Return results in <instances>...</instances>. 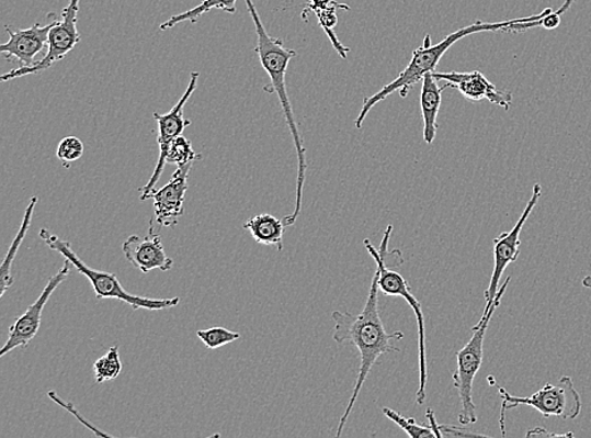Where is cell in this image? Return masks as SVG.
Segmentation results:
<instances>
[{
	"mask_svg": "<svg viewBox=\"0 0 591 438\" xmlns=\"http://www.w3.org/2000/svg\"><path fill=\"white\" fill-rule=\"evenodd\" d=\"M378 277L379 271L376 268L366 305L361 314L353 315L348 313V311H334L332 314L336 324L334 341L338 344L350 342L354 345L361 358L359 378L356 384H354L349 406L344 411L340 425H338L337 437L342 436L344 425L348 423L371 370L377 364L378 359L386 356V353L399 352L400 349L396 348V342L404 339V333L401 332L391 334L386 332L382 314H379Z\"/></svg>",
	"mask_w": 591,
	"mask_h": 438,
	"instance_id": "1",
	"label": "cell"
},
{
	"mask_svg": "<svg viewBox=\"0 0 591 438\" xmlns=\"http://www.w3.org/2000/svg\"><path fill=\"white\" fill-rule=\"evenodd\" d=\"M253 24H255L258 45L257 54L263 69L270 78V91H274L283 109L286 124L291 131L295 149L298 154V181H297V201L293 214L283 218L286 226H292L297 223L302 212L303 189L306 182L307 173V150L304 147L303 138L298 130V124L295 122V115L286 91L285 76L288 70L292 58L297 56L294 49L285 47L283 40L269 35L265 25L260 20L255 4L252 0H245Z\"/></svg>",
	"mask_w": 591,
	"mask_h": 438,
	"instance_id": "2",
	"label": "cell"
},
{
	"mask_svg": "<svg viewBox=\"0 0 591 438\" xmlns=\"http://www.w3.org/2000/svg\"><path fill=\"white\" fill-rule=\"evenodd\" d=\"M550 11H553L552 8H546L543 13L530 15L526 16V19H518L504 22L488 23L478 21L476 23L467 25V27H463L458 31L451 33V35H447L442 42H439V44L436 45H433L432 37L427 35L424 38V44H422L420 48L413 50L411 60L407 66V69H405L393 82L387 83V86L376 92L375 96L370 97L365 99V101H363L360 115L356 120L357 128H362V124L363 122H365L366 116L371 112V109L376 106L378 103H382V101L386 98L393 96L396 90L400 91L401 98H407L413 86H416V83H418L419 81H422L427 74L435 72L436 66L439 65V63H441L442 57L447 53V50H450V48L454 44H457L459 40L470 35H475V33L486 31L510 32L513 24L520 22L537 21L539 19H543V16Z\"/></svg>",
	"mask_w": 591,
	"mask_h": 438,
	"instance_id": "3",
	"label": "cell"
},
{
	"mask_svg": "<svg viewBox=\"0 0 591 438\" xmlns=\"http://www.w3.org/2000/svg\"><path fill=\"white\" fill-rule=\"evenodd\" d=\"M511 277L498 290L497 299L491 306L485 308L482 318L471 328V338L457 352V370L453 375L454 386L461 401L459 423L464 426L477 424V407L473 402V383L484 363L485 339L489 323L502 301L503 294L509 288Z\"/></svg>",
	"mask_w": 591,
	"mask_h": 438,
	"instance_id": "4",
	"label": "cell"
},
{
	"mask_svg": "<svg viewBox=\"0 0 591 438\" xmlns=\"http://www.w3.org/2000/svg\"><path fill=\"white\" fill-rule=\"evenodd\" d=\"M39 237L47 244V247L50 250L60 252L65 259L69 260L76 271L88 278L92 289L95 291L98 300H120L125 302L126 305H129L133 310L141 308L160 311L180 305V297L151 300L148 297L134 296V294H130L123 289V285L120 280H117V276L115 273L96 271V269L84 265L81 258L73 251L70 242L57 237L56 234L50 233L48 229H41Z\"/></svg>",
	"mask_w": 591,
	"mask_h": 438,
	"instance_id": "5",
	"label": "cell"
},
{
	"mask_svg": "<svg viewBox=\"0 0 591 438\" xmlns=\"http://www.w3.org/2000/svg\"><path fill=\"white\" fill-rule=\"evenodd\" d=\"M393 233V225H388L382 242V246L378 249L371 244L370 240L363 242L371 257L374 258L376 267L379 271L378 288L386 296L401 297L407 301L408 305L412 308L413 314L417 316V323L419 326V390L417 392V403L424 404L427 401V383H428V364H427V336H425V317L422 313V306L420 301L413 296L410 284L405 278L393 271L386 265V251L388 242H390Z\"/></svg>",
	"mask_w": 591,
	"mask_h": 438,
	"instance_id": "6",
	"label": "cell"
},
{
	"mask_svg": "<svg viewBox=\"0 0 591 438\" xmlns=\"http://www.w3.org/2000/svg\"><path fill=\"white\" fill-rule=\"evenodd\" d=\"M502 397L501 428L504 435V417L509 409L519 406L535 408L545 418L576 419L581 414V397L570 377H562L555 384L548 383L531 397H513L502 386H498Z\"/></svg>",
	"mask_w": 591,
	"mask_h": 438,
	"instance_id": "7",
	"label": "cell"
},
{
	"mask_svg": "<svg viewBox=\"0 0 591 438\" xmlns=\"http://www.w3.org/2000/svg\"><path fill=\"white\" fill-rule=\"evenodd\" d=\"M80 0H70L69 5L62 13L61 21H55L54 27L50 29L48 35V50L42 60L29 67H19L11 72L2 75L3 82L23 78V76L35 75L53 67L56 63L64 60L67 54L76 47L80 42V33L78 30Z\"/></svg>",
	"mask_w": 591,
	"mask_h": 438,
	"instance_id": "8",
	"label": "cell"
},
{
	"mask_svg": "<svg viewBox=\"0 0 591 438\" xmlns=\"http://www.w3.org/2000/svg\"><path fill=\"white\" fill-rule=\"evenodd\" d=\"M200 79L198 72L191 74V80L189 88L185 89L184 94L179 100L171 111L166 114L155 113V120L158 123V147H159V157L154 175H151L150 180L145 188L140 189V200L146 201L151 198V193L156 190V184L158 183L160 176L164 171L167 165V151L171 143L177 138L182 136V133L191 124L190 121L184 120L183 111L185 104L193 96V92L197 89V83Z\"/></svg>",
	"mask_w": 591,
	"mask_h": 438,
	"instance_id": "9",
	"label": "cell"
},
{
	"mask_svg": "<svg viewBox=\"0 0 591 438\" xmlns=\"http://www.w3.org/2000/svg\"><path fill=\"white\" fill-rule=\"evenodd\" d=\"M542 184L536 183L534 191H532V196L527 202L525 210H523L516 225L513 226L512 231L498 235V237L493 240L495 266L491 282H489L488 289L485 292L487 303L486 308L491 306L497 299V293L498 290H500L501 278L505 271V268L511 263L516 262L520 256L521 232L523 226H525L527 218L531 216L532 212H534L538 200L542 199Z\"/></svg>",
	"mask_w": 591,
	"mask_h": 438,
	"instance_id": "10",
	"label": "cell"
},
{
	"mask_svg": "<svg viewBox=\"0 0 591 438\" xmlns=\"http://www.w3.org/2000/svg\"><path fill=\"white\" fill-rule=\"evenodd\" d=\"M73 266L69 260L65 259V265L55 276L50 277L46 288L39 294V297L32 303V305L25 311V313L15 319L14 324L10 327V334H8V340L4 344L2 350H0V357H5L16 348H27L30 342L36 338L41 322L42 313H44L46 303L53 296L57 288L67 280L70 276Z\"/></svg>",
	"mask_w": 591,
	"mask_h": 438,
	"instance_id": "11",
	"label": "cell"
},
{
	"mask_svg": "<svg viewBox=\"0 0 591 438\" xmlns=\"http://www.w3.org/2000/svg\"><path fill=\"white\" fill-rule=\"evenodd\" d=\"M122 249L126 260L145 274L155 269L168 272L174 265L173 259L167 256L160 235L155 232L154 221L150 222L146 237L132 235L123 243Z\"/></svg>",
	"mask_w": 591,
	"mask_h": 438,
	"instance_id": "12",
	"label": "cell"
},
{
	"mask_svg": "<svg viewBox=\"0 0 591 438\" xmlns=\"http://www.w3.org/2000/svg\"><path fill=\"white\" fill-rule=\"evenodd\" d=\"M194 162L177 168L171 181L151 193L155 200L156 221L160 226H174L184 214L185 192L189 190V175Z\"/></svg>",
	"mask_w": 591,
	"mask_h": 438,
	"instance_id": "13",
	"label": "cell"
},
{
	"mask_svg": "<svg viewBox=\"0 0 591 438\" xmlns=\"http://www.w3.org/2000/svg\"><path fill=\"white\" fill-rule=\"evenodd\" d=\"M436 80L446 81L447 88L457 89L464 98L473 101L487 99L493 105L509 111L512 104L511 92L497 89L482 72H433Z\"/></svg>",
	"mask_w": 591,
	"mask_h": 438,
	"instance_id": "14",
	"label": "cell"
},
{
	"mask_svg": "<svg viewBox=\"0 0 591 438\" xmlns=\"http://www.w3.org/2000/svg\"><path fill=\"white\" fill-rule=\"evenodd\" d=\"M55 22L47 25L36 23L31 29L14 31L10 25H5V31L10 35V41L0 46V53L7 60L20 63V67H29L35 64V57L48 44V35Z\"/></svg>",
	"mask_w": 591,
	"mask_h": 438,
	"instance_id": "15",
	"label": "cell"
},
{
	"mask_svg": "<svg viewBox=\"0 0 591 438\" xmlns=\"http://www.w3.org/2000/svg\"><path fill=\"white\" fill-rule=\"evenodd\" d=\"M447 86L439 88L433 72H429L422 79L420 105L422 121H424V141L427 145H433L437 132V114L441 111L443 91Z\"/></svg>",
	"mask_w": 591,
	"mask_h": 438,
	"instance_id": "16",
	"label": "cell"
},
{
	"mask_svg": "<svg viewBox=\"0 0 591 438\" xmlns=\"http://www.w3.org/2000/svg\"><path fill=\"white\" fill-rule=\"evenodd\" d=\"M285 227L284 221L270 214L253 216L243 224V229L248 231L257 243L265 247H276L279 251L283 250Z\"/></svg>",
	"mask_w": 591,
	"mask_h": 438,
	"instance_id": "17",
	"label": "cell"
},
{
	"mask_svg": "<svg viewBox=\"0 0 591 438\" xmlns=\"http://www.w3.org/2000/svg\"><path fill=\"white\" fill-rule=\"evenodd\" d=\"M37 202H38L37 196H33L30 200V204L27 209H25V212H24L20 231L19 233H16L15 238L13 239L12 246L10 250H8L7 256L3 260L2 269H0V299L4 297V294L8 291V289L12 288L14 283V278L12 276L13 262L16 257V252H19L22 246L25 235H27L30 231L32 216H33V213H35Z\"/></svg>",
	"mask_w": 591,
	"mask_h": 438,
	"instance_id": "18",
	"label": "cell"
},
{
	"mask_svg": "<svg viewBox=\"0 0 591 438\" xmlns=\"http://www.w3.org/2000/svg\"><path fill=\"white\" fill-rule=\"evenodd\" d=\"M236 3H238V0H205V2H202L197 7L192 8V10L187 12L173 15L172 19H169L167 22L160 24L159 29L162 31H167L175 27L177 24H181L183 22L196 23L202 15L213 10L235 14Z\"/></svg>",
	"mask_w": 591,
	"mask_h": 438,
	"instance_id": "19",
	"label": "cell"
},
{
	"mask_svg": "<svg viewBox=\"0 0 591 438\" xmlns=\"http://www.w3.org/2000/svg\"><path fill=\"white\" fill-rule=\"evenodd\" d=\"M123 370L120 348L113 347L104 357L99 358L94 364V373L98 384L115 381Z\"/></svg>",
	"mask_w": 591,
	"mask_h": 438,
	"instance_id": "20",
	"label": "cell"
},
{
	"mask_svg": "<svg viewBox=\"0 0 591 438\" xmlns=\"http://www.w3.org/2000/svg\"><path fill=\"white\" fill-rule=\"evenodd\" d=\"M383 414L411 438L435 437L432 427L429 425H419L416 419L404 417L391 408H383Z\"/></svg>",
	"mask_w": 591,
	"mask_h": 438,
	"instance_id": "21",
	"label": "cell"
},
{
	"mask_svg": "<svg viewBox=\"0 0 591 438\" xmlns=\"http://www.w3.org/2000/svg\"><path fill=\"white\" fill-rule=\"evenodd\" d=\"M201 156L194 151L191 142L183 136L177 137L169 146L167 151V165H187L197 161Z\"/></svg>",
	"mask_w": 591,
	"mask_h": 438,
	"instance_id": "22",
	"label": "cell"
},
{
	"mask_svg": "<svg viewBox=\"0 0 591 438\" xmlns=\"http://www.w3.org/2000/svg\"><path fill=\"white\" fill-rule=\"evenodd\" d=\"M197 338L209 350H216L241 338L239 333L227 330L225 327H211L207 330L197 332Z\"/></svg>",
	"mask_w": 591,
	"mask_h": 438,
	"instance_id": "23",
	"label": "cell"
},
{
	"mask_svg": "<svg viewBox=\"0 0 591 438\" xmlns=\"http://www.w3.org/2000/svg\"><path fill=\"white\" fill-rule=\"evenodd\" d=\"M83 155V143L78 137H66L57 148V158L69 168L70 164L78 161Z\"/></svg>",
	"mask_w": 591,
	"mask_h": 438,
	"instance_id": "24",
	"label": "cell"
},
{
	"mask_svg": "<svg viewBox=\"0 0 591 438\" xmlns=\"http://www.w3.org/2000/svg\"><path fill=\"white\" fill-rule=\"evenodd\" d=\"M48 397L53 401H55L57 404H60V406H62L65 409L69 411V412H72V414L78 417V419L80 420V423H82L83 425H87L90 429H92V431H94L96 435L99 436H110L109 434H105L103 431H99V429H96V427L94 426H91L87 419H83V417L79 414L78 411L75 409V407L72 406L71 403H65L64 401L60 400V397H57V394L55 392H48Z\"/></svg>",
	"mask_w": 591,
	"mask_h": 438,
	"instance_id": "25",
	"label": "cell"
},
{
	"mask_svg": "<svg viewBox=\"0 0 591 438\" xmlns=\"http://www.w3.org/2000/svg\"><path fill=\"white\" fill-rule=\"evenodd\" d=\"M561 22V15L557 12H548L543 16L542 20H539V27H543L545 30H555L559 27Z\"/></svg>",
	"mask_w": 591,
	"mask_h": 438,
	"instance_id": "26",
	"label": "cell"
},
{
	"mask_svg": "<svg viewBox=\"0 0 591 438\" xmlns=\"http://www.w3.org/2000/svg\"><path fill=\"white\" fill-rule=\"evenodd\" d=\"M542 435H546V436H557V437H573V434H565V435H554V434H548L546 433V429L545 428H534V429H531V431L527 433V437L530 436H542Z\"/></svg>",
	"mask_w": 591,
	"mask_h": 438,
	"instance_id": "27",
	"label": "cell"
},
{
	"mask_svg": "<svg viewBox=\"0 0 591 438\" xmlns=\"http://www.w3.org/2000/svg\"><path fill=\"white\" fill-rule=\"evenodd\" d=\"M576 2V0H565L564 4L560 7L559 11H556L560 15L564 14L569 10V8L572 5V3Z\"/></svg>",
	"mask_w": 591,
	"mask_h": 438,
	"instance_id": "28",
	"label": "cell"
},
{
	"mask_svg": "<svg viewBox=\"0 0 591 438\" xmlns=\"http://www.w3.org/2000/svg\"><path fill=\"white\" fill-rule=\"evenodd\" d=\"M582 284H584V288L591 290V276L586 277L584 280H582Z\"/></svg>",
	"mask_w": 591,
	"mask_h": 438,
	"instance_id": "29",
	"label": "cell"
}]
</instances>
